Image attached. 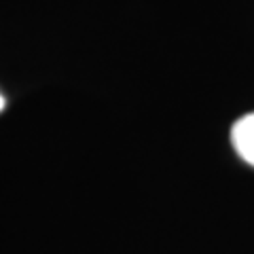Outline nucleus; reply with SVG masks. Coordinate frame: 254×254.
Listing matches in <instances>:
<instances>
[{
	"instance_id": "obj_1",
	"label": "nucleus",
	"mask_w": 254,
	"mask_h": 254,
	"mask_svg": "<svg viewBox=\"0 0 254 254\" xmlns=\"http://www.w3.org/2000/svg\"><path fill=\"white\" fill-rule=\"evenodd\" d=\"M231 140H233L237 155H240L246 163L254 165V113L242 117L240 121L233 125Z\"/></svg>"
},
{
	"instance_id": "obj_2",
	"label": "nucleus",
	"mask_w": 254,
	"mask_h": 254,
	"mask_svg": "<svg viewBox=\"0 0 254 254\" xmlns=\"http://www.w3.org/2000/svg\"><path fill=\"white\" fill-rule=\"evenodd\" d=\"M4 104H6V102H4V98H2V93H0V110L4 108Z\"/></svg>"
}]
</instances>
